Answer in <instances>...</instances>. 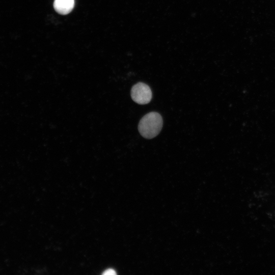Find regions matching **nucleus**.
Returning a JSON list of instances; mask_svg holds the SVG:
<instances>
[{"instance_id": "f257e3e1", "label": "nucleus", "mask_w": 275, "mask_h": 275, "mask_svg": "<svg viewBox=\"0 0 275 275\" xmlns=\"http://www.w3.org/2000/svg\"><path fill=\"white\" fill-rule=\"evenodd\" d=\"M163 121L161 115L157 112H150L143 116L140 121L138 129L140 134L146 139H152L160 131Z\"/></svg>"}, {"instance_id": "f03ea898", "label": "nucleus", "mask_w": 275, "mask_h": 275, "mask_svg": "<svg viewBox=\"0 0 275 275\" xmlns=\"http://www.w3.org/2000/svg\"><path fill=\"white\" fill-rule=\"evenodd\" d=\"M131 97L132 100L138 104H147L152 99V91L147 84L138 82L132 87Z\"/></svg>"}, {"instance_id": "7ed1b4c3", "label": "nucleus", "mask_w": 275, "mask_h": 275, "mask_svg": "<svg viewBox=\"0 0 275 275\" xmlns=\"http://www.w3.org/2000/svg\"><path fill=\"white\" fill-rule=\"evenodd\" d=\"M74 0H54L53 7L59 13L63 15L67 14L73 9Z\"/></svg>"}, {"instance_id": "20e7f679", "label": "nucleus", "mask_w": 275, "mask_h": 275, "mask_svg": "<svg viewBox=\"0 0 275 275\" xmlns=\"http://www.w3.org/2000/svg\"><path fill=\"white\" fill-rule=\"evenodd\" d=\"M116 272L115 271V270L112 268H109V269H107L106 270H105V271H104L102 273V274H104V275H114V274H116Z\"/></svg>"}]
</instances>
